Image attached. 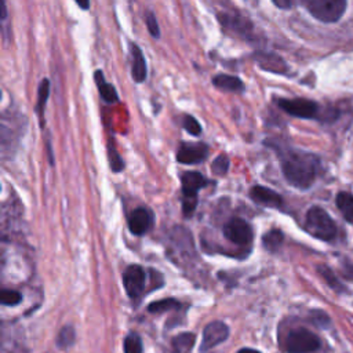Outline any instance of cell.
<instances>
[{"label": "cell", "instance_id": "obj_1", "mask_svg": "<svg viewBox=\"0 0 353 353\" xmlns=\"http://www.w3.org/2000/svg\"><path fill=\"white\" fill-rule=\"evenodd\" d=\"M279 156L284 178L296 189H309L321 172L320 159L310 152L284 148Z\"/></svg>", "mask_w": 353, "mask_h": 353}, {"label": "cell", "instance_id": "obj_2", "mask_svg": "<svg viewBox=\"0 0 353 353\" xmlns=\"http://www.w3.org/2000/svg\"><path fill=\"white\" fill-rule=\"evenodd\" d=\"M277 106L292 117L319 120L330 123L338 117V110L331 106H321L320 103L306 98H279Z\"/></svg>", "mask_w": 353, "mask_h": 353}, {"label": "cell", "instance_id": "obj_3", "mask_svg": "<svg viewBox=\"0 0 353 353\" xmlns=\"http://www.w3.org/2000/svg\"><path fill=\"white\" fill-rule=\"evenodd\" d=\"M305 228L313 237L323 241H332L338 233L334 219L319 205H313L307 210L305 216Z\"/></svg>", "mask_w": 353, "mask_h": 353}, {"label": "cell", "instance_id": "obj_4", "mask_svg": "<svg viewBox=\"0 0 353 353\" xmlns=\"http://www.w3.org/2000/svg\"><path fill=\"white\" fill-rule=\"evenodd\" d=\"M208 183L210 181L199 171H185L181 175L182 211L185 216H192L197 207V193Z\"/></svg>", "mask_w": 353, "mask_h": 353}, {"label": "cell", "instance_id": "obj_5", "mask_svg": "<svg viewBox=\"0 0 353 353\" xmlns=\"http://www.w3.org/2000/svg\"><path fill=\"white\" fill-rule=\"evenodd\" d=\"M302 4L317 21L334 23L345 14L347 0H302Z\"/></svg>", "mask_w": 353, "mask_h": 353}, {"label": "cell", "instance_id": "obj_6", "mask_svg": "<svg viewBox=\"0 0 353 353\" xmlns=\"http://www.w3.org/2000/svg\"><path fill=\"white\" fill-rule=\"evenodd\" d=\"M320 346V338L306 328L291 330L284 341V349L288 353H313Z\"/></svg>", "mask_w": 353, "mask_h": 353}, {"label": "cell", "instance_id": "obj_7", "mask_svg": "<svg viewBox=\"0 0 353 353\" xmlns=\"http://www.w3.org/2000/svg\"><path fill=\"white\" fill-rule=\"evenodd\" d=\"M223 236L237 245H248L254 239V232L247 221L234 216L225 223Z\"/></svg>", "mask_w": 353, "mask_h": 353}, {"label": "cell", "instance_id": "obj_8", "mask_svg": "<svg viewBox=\"0 0 353 353\" xmlns=\"http://www.w3.org/2000/svg\"><path fill=\"white\" fill-rule=\"evenodd\" d=\"M145 272L139 265H130L123 273V284L131 299L139 298L145 288Z\"/></svg>", "mask_w": 353, "mask_h": 353}, {"label": "cell", "instance_id": "obj_9", "mask_svg": "<svg viewBox=\"0 0 353 353\" xmlns=\"http://www.w3.org/2000/svg\"><path fill=\"white\" fill-rule=\"evenodd\" d=\"M228 336H229V328L223 321L221 320L211 321L210 324L205 325L203 331V339H201V347H200L201 353L218 346Z\"/></svg>", "mask_w": 353, "mask_h": 353}, {"label": "cell", "instance_id": "obj_10", "mask_svg": "<svg viewBox=\"0 0 353 353\" xmlns=\"http://www.w3.org/2000/svg\"><path fill=\"white\" fill-rule=\"evenodd\" d=\"M218 21L222 23V26L225 29L230 30V33H233V34H237V36L244 37V39H251L252 37L254 26L243 15H239V14H234V12H229V14L222 12V14L218 15Z\"/></svg>", "mask_w": 353, "mask_h": 353}, {"label": "cell", "instance_id": "obj_11", "mask_svg": "<svg viewBox=\"0 0 353 353\" xmlns=\"http://www.w3.org/2000/svg\"><path fill=\"white\" fill-rule=\"evenodd\" d=\"M208 157V146L201 142H183L176 150V160L181 164H197Z\"/></svg>", "mask_w": 353, "mask_h": 353}, {"label": "cell", "instance_id": "obj_12", "mask_svg": "<svg viewBox=\"0 0 353 353\" xmlns=\"http://www.w3.org/2000/svg\"><path fill=\"white\" fill-rule=\"evenodd\" d=\"M153 223V215L152 212L145 207H137L131 211L128 216V228L130 232L135 236L145 234Z\"/></svg>", "mask_w": 353, "mask_h": 353}, {"label": "cell", "instance_id": "obj_13", "mask_svg": "<svg viewBox=\"0 0 353 353\" xmlns=\"http://www.w3.org/2000/svg\"><path fill=\"white\" fill-rule=\"evenodd\" d=\"M250 197L261 204V205H265V207H272V208H280L283 205V199L281 196L266 188V186H261V185H255L250 189Z\"/></svg>", "mask_w": 353, "mask_h": 353}, {"label": "cell", "instance_id": "obj_14", "mask_svg": "<svg viewBox=\"0 0 353 353\" xmlns=\"http://www.w3.org/2000/svg\"><path fill=\"white\" fill-rule=\"evenodd\" d=\"M130 54H131V76L135 83H143L148 77L145 57L141 48L134 43L130 44Z\"/></svg>", "mask_w": 353, "mask_h": 353}, {"label": "cell", "instance_id": "obj_15", "mask_svg": "<svg viewBox=\"0 0 353 353\" xmlns=\"http://www.w3.org/2000/svg\"><path fill=\"white\" fill-rule=\"evenodd\" d=\"M212 84L226 92H243L245 90V85L243 83V80L237 76L233 74H225V73H219L216 76L212 77Z\"/></svg>", "mask_w": 353, "mask_h": 353}, {"label": "cell", "instance_id": "obj_16", "mask_svg": "<svg viewBox=\"0 0 353 353\" xmlns=\"http://www.w3.org/2000/svg\"><path fill=\"white\" fill-rule=\"evenodd\" d=\"M94 80H95V84H97V88H98V91H99V95H101V98L106 102V103H114V102H117L119 101V95H117V91H116V88L110 84V83H108L106 80H105V76H103V73H102V70H95L94 72Z\"/></svg>", "mask_w": 353, "mask_h": 353}, {"label": "cell", "instance_id": "obj_17", "mask_svg": "<svg viewBox=\"0 0 353 353\" xmlns=\"http://www.w3.org/2000/svg\"><path fill=\"white\" fill-rule=\"evenodd\" d=\"M255 62L259 65V68L273 73H284L287 70V66L283 62V59L274 54H268V52L256 54Z\"/></svg>", "mask_w": 353, "mask_h": 353}, {"label": "cell", "instance_id": "obj_18", "mask_svg": "<svg viewBox=\"0 0 353 353\" xmlns=\"http://www.w3.org/2000/svg\"><path fill=\"white\" fill-rule=\"evenodd\" d=\"M48 97H50V80L43 79L37 88V98H36V106H34V112H36L41 125H43V117H44Z\"/></svg>", "mask_w": 353, "mask_h": 353}, {"label": "cell", "instance_id": "obj_19", "mask_svg": "<svg viewBox=\"0 0 353 353\" xmlns=\"http://www.w3.org/2000/svg\"><path fill=\"white\" fill-rule=\"evenodd\" d=\"M335 203L345 221L353 225V194L349 192H339L335 197Z\"/></svg>", "mask_w": 353, "mask_h": 353}, {"label": "cell", "instance_id": "obj_20", "mask_svg": "<svg viewBox=\"0 0 353 353\" xmlns=\"http://www.w3.org/2000/svg\"><path fill=\"white\" fill-rule=\"evenodd\" d=\"M196 342V335L192 332H182L176 335L172 342V353H190Z\"/></svg>", "mask_w": 353, "mask_h": 353}, {"label": "cell", "instance_id": "obj_21", "mask_svg": "<svg viewBox=\"0 0 353 353\" xmlns=\"http://www.w3.org/2000/svg\"><path fill=\"white\" fill-rule=\"evenodd\" d=\"M317 272L320 273V276L325 280V283H327L334 291H336V292H339V294L346 291L345 285L338 280V277L335 276V273H334L327 265H319V266H317Z\"/></svg>", "mask_w": 353, "mask_h": 353}, {"label": "cell", "instance_id": "obj_22", "mask_svg": "<svg viewBox=\"0 0 353 353\" xmlns=\"http://www.w3.org/2000/svg\"><path fill=\"white\" fill-rule=\"evenodd\" d=\"M284 240V234L281 230L279 229H270L265 236H263V247L269 251H276L280 248V245L283 244Z\"/></svg>", "mask_w": 353, "mask_h": 353}, {"label": "cell", "instance_id": "obj_23", "mask_svg": "<svg viewBox=\"0 0 353 353\" xmlns=\"http://www.w3.org/2000/svg\"><path fill=\"white\" fill-rule=\"evenodd\" d=\"M74 339H76L74 328L72 325H66L58 332V336H57L55 342H57V346L59 349H68L74 343Z\"/></svg>", "mask_w": 353, "mask_h": 353}, {"label": "cell", "instance_id": "obj_24", "mask_svg": "<svg viewBox=\"0 0 353 353\" xmlns=\"http://www.w3.org/2000/svg\"><path fill=\"white\" fill-rule=\"evenodd\" d=\"M181 306V303L174 299V298H167V299H161L157 302H153L148 306V310L150 313H161L165 310H171V309H178Z\"/></svg>", "mask_w": 353, "mask_h": 353}, {"label": "cell", "instance_id": "obj_25", "mask_svg": "<svg viewBox=\"0 0 353 353\" xmlns=\"http://www.w3.org/2000/svg\"><path fill=\"white\" fill-rule=\"evenodd\" d=\"M142 341L137 332H130L124 339V353H142Z\"/></svg>", "mask_w": 353, "mask_h": 353}, {"label": "cell", "instance_id": "obj_26", "mask_svg": "<svg viewBox=\"0 0 353 353\" xmlns=\"http://www.w3.org/2000/svg\"><path fill=\"white\" fill-rule=\"evenodd\" d=\"M229 167H230V161L226 154H218L211 163V170L216 175H225Z\"/></svg>", "mask_w": 353, "mask_h": 353}, {"label": "cell", "instance_id": "obj_27", "mask_svg": "<svg viewBox=\"0 0 353 353\" xmlns=\"http://www.w3.org/2000/svg\"><path fill=\"white\" fill-rule=\"evenodd\" d=\"M108 154H109V165L113 170V172H120L124 168V163H123L121 156L119 154V152L113 146V143H109Z\"/></svg>", "mask_w": 353, "mask_h": 353}, {"label": "cell", "instance_id": "obj_28", "mask_svg": "<svg viewBox=\"0 0 353 353\" xmlns=\"http://www.w3.org/2000/svg\"><path fill=\"white\" fill-rule=\"evenodd\" d=\"M182 125L186 132H189L193 137H199L201 134V125L200 123L190 114H185L182 120Z\"/></svg>", "mask_w": 353, "mask_h": 353}, {"label": "cell", "instance_id": "obj_29", "mask_svg": "<svg viewBox=\"0 0 353 353\" xmlns=\"http://www.w3.org/2000/svg\"><path fill=\"white\" fill-rule=\"evenodd\" d=\"M0 301L6 306H15L22 301V295L15 290H3L0 294Z\"/></svg>", "mask_w": 353, "mask_h": 353}, {"label": "cell", "instance_id": "obj_30", "mask_svg": "<svg viewBox=\"0 0 353 353\" xmlns=\"http://www.w3.org/2000/svg\"><path fill=\"white\" fill-rule=\"evenodd\" d=\"M145 22H146V28H148L150 36L154 37V39H159V36H160V29H159V23H157L156 15H154L153 12L148 11L146 15H145Z\"/></svg>", "mask_w": 353, "mask_h": 353}, {"label": "cell", "instance_id": "obj_31", "mask_svg": "<svg viewBox=\"0 0 353 353\" xmlns=\"http://www.w3.org/2000/svg\"><path fill=\"white\" fill-rule=\"evenodd\" d=\"M273 4L281 10H288L292 8L298 4H302V0H272Z\"/></svg>", "mask_w": 353, "mask_h": 353}, {"label": "cell", "instance_id": "obj_32", "mask_svg": "<svg viewBox=\"0 0 353 353\" xmlns=\"http://www.w3.org/2000/svg\"><path fill=\"white\" fill-rule=\"evenodd\" d=\"M312 314H313V320H314L316 324H319V325H321V327H324L325 324H328V317H327L325 313H323V312H320V310H314Z\"/></svg>", "mask_w": 353, "mask_h": 353}, {"label": "cell", "instance_id": "obj_33", "mask_svg": "<svg viewBox=\"0 0 353 353\" xmlns=\"http://www.w3.org/2000/svg\"><path fill=\"white\" fill-rule=\"evenodd\" d=\"M342 274L345 279L353 281V263L352 262H345L342 263Z\"/></svg>", "mask_w": 353, "mask_h": 353}, {"label": "cell", "instance_id": "obj_34", "mask_svg": "<svg viewBox=\"0 0 353 353\" xmlns=\"http://www.w3.org/2000/svg\"><path fill=\"white\" fill-rule=\"evenodd\" d=\"M77 3V6L81 10H88L90 8V0H74Z\"/></svg>", "mask_w": 353, "mask_h": 353}, {"label": "cell", "instance_id": "obj_35", "mask_svg": "<svg viewBox=\"0 0 353 353\" xmlns=\"http://www.w3.org/2000/svg\"><path fill=\"white\" fill-rule=\"evenodd\" d=\"M237 353H261L259 350H255V349H250V347H244V349H240Z\"/></svg>", "mask_w": 353, "mask_h": 353}]
</instances>
